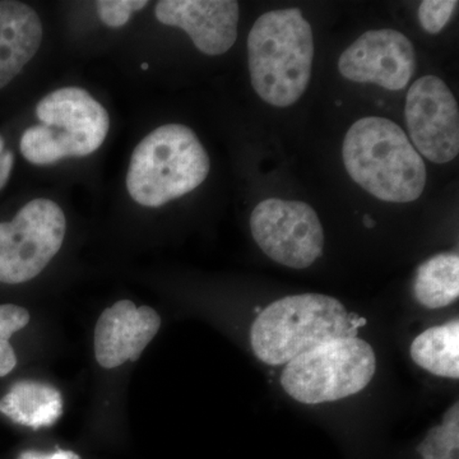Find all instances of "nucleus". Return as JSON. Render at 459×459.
Here are the masks:
<instances>
[{"label": "nucleus", "instance_id": "f257e3e1", "mask_svg": "<svg viewBox=\"0 0 459 459\" xmlns=\"http://www.w3.org/2000/svg\"><path fill=\"white\" fill-rule=\"evenodd\" d=\"M344 168L362 189L380 201L410 204L427 186V166L400 126L385 117L358 120L346 133Z\"/></svg>", "mask_w": 459, "mask_h": 459}, {"label": "nucleus", "instance_id": "f03ea898", "mask_svg": "<svg viewBox=\"0 0 459 459\" xmlns=\"http://www.w3.org/2000/svg\"><path fill=\"white\" fill-rule=\"evenodd\" d=\"M313 57L312 26L298 8L262 14L247 36L253 89L272 107H291L304 95L312 77Z\"/></svg>", "mask_w": 459, "mask_h": 459}, {"label": "nucleus", "instance_id": "7ed1b4c3", "mask_svg": "<svg viewBox=\"0 0 459 459\" xmlns=\"http://www.w3.org/2000/svg\"><path fill=\"white\" fill-rule=\"evenodd\" d=\"M364 319L327 295L286 296L265 307L250 331L253 351L264 364H289L338 338L356 337Z\"/></svg>", "mask_w": 459, "mask_h": 459}, {"label": "nucleus", "instance_id": "20e7f679", "mask_svg": "<svg viewBox=\"0 0 459 459\" xmlns=\"http://www.w3.org/2000/svg\"><path fill=\"white\" fill-rule=\"evenodd\" d=\"M210 169V157L197 134L181 124H168L151 132L133 151L126 188L138 204L161 207L197 189Z\"/></svg>", "mask_w": 459, "mask_h": 459}, {"label": "nucleus", "instance_id": "39448f33", "mask_svg": "<svg viewBox=\"0 0 459 459\" xmlns=\"http://www.w3.org/2000/svg\"><path fill=\"white\" fill-rule=\"evenodd\" d=\"M40 124L21 138V153L33 165H51L68 157H84L107 140L110 117L87 91L65 87L45 96L36 107Z\"/></svg>", "mask_w": 459, "mask_h": 459}, {"label": "nucleus", "instance_id": "423d86ee", "mask_svg": "<svg viewBox=\"0 0 459 459\" xmlns=\"http://www.w3.org/2000/svg\"><path fill=\"white\" fill-rule=\"evenodd\" d=\"M376 369V353L367 341L338 338L286 364L281 385L301 403H325L359 394L369 385Z\"/></svg>", "mask_w": 459, "mask_h": 459}, {"label": "nucleus", "instance_id": "0eeeda50", "mask_svg": "<svg viewBox=\"0 0 459 459\" xmlns=\"http://www.w3.org/2000/svg\"><path fill=\"white\" fill-rule=\"evenodd\" d=\"M66 221L62 208L33 199L12 221L0 222V282L17 285L35 279L63 246Z\"/></svg>", "mask_w": 459, "mask_h": 459}, {"label": "nucleus", "instance_id": "6e6552de", "mask_svg": "<svg viewBox=\"0 0 459 459\" xmlns=\"http://www.w3.org/2000/svg\"><path fill=\"white\" fill-rule=\"evenodd\" d=\"M250 230L265 255L294 270L310 267L325 247L318 214L300 201L264 199L253 211Z\"/></svg>", "mask_w": 459, "mask_h": 459}, {"label": "nucleus", "instance_id": "1a4fd4ad", "mask_svg": "<svg viewBox=\"0 0 459 459\" xmlns=\"http://www.w3.org/2000/svg\"><path fill=\"white\" fill-rule=\"evenodd\" d=\"M404 115L410 138L425 159L446 164L458 156V102L439 77L425 75L413 82Z\"/></svg>", "mask_w": 459, "mask_h": 459}, {"label": "nucleus", "instance_id": "9d476101", "mask_svg": "<svg viewBox=\"0 0 459 459\" xmlns=\"http://www.w3.org/2000/svg\"><path fill=\"white\" fill-rule=\"evenodd\" d=\"M416 53L403 33L383 29L365 32L343 51L338 71L347 80L400 91L415 74Z\"/></svg>", "mask_w": 459, "mask_h": 459}, {"label": "nucleus", "instance_id": "9b49d317", "mask_svg": "<svg viewBox=\"0 0 459 459\" xmlns=\"http://www.w3.org/2000/svg\"><path fill=\"white\" fill-rule=\"evenodd\" d=\"M155 14L164 25L188 33L205 56H221L237 41L240 8L234 0H161Z\"/></svg>", "mask_w": 459, "mask_h": 459}, {"label": "nucleus", "instance_id": "f8f14e48", "mask_svg": "<svg viewBox=\"0 0 459 459\" xmlns=\"http://www.w3.org/2000/svg\"><path fill=\"white\" fill-rule=\"evenodd\" d=\"M160 327L161 318L152 307H138L131 300L117 301L101 314L96 325V360L105 369L138 360Z\"/></svg>", "mask_w": 459, "mask_h": 459}, {"label": "nucleus", "instance_id": "ddd939ff", "mask_svg": "<svg viewBox=\"0 0 459 459\" xmlns=\"http://www.w3.org/2000/svg\"><path fill=\"white\" fill-rule=\"evenodd\" d=\"M41 41L40 17L30 5L0 2V90L36 56Z\"/></svg>", "mask_w": 459, "mask_h": 459}, {"label": "nucleus", "instance_id": "4468645a", "mask_svg": "<svg viewBox=\"0 0 459 459\" xmlns=\"http://www.w3.org/2000/svg\"><path fill=\"white\" fill-rule=\"evenodd\" d=\"M0 412L23 427H50L62 415V395L50 385L20 382L0 400Z\"/></svg>", "mask_w": 459, "mask_h": 459}, {"label": "nucleus", "instance_id": "2eb2a0df", "mask_svg": "<svg viewBox=\"0 0 459 459\" xmlns=\"http://www.w3.org/2000/svg\"><path fill=\"white\" fill-rule=\"evenodd\" d=\"M411 358L434 376L459 377V323L429 328L411 344Z\"/></svg>", "mask_w": 459, "mask_h": 459}, {"label": "nucleus", "instance_id": "dca6fc26", "mask_svg": "<svg viewBox=\"0 0 459 459\" xmlns=\"http://www.w3.org/2000/svg\"><path fill=\"white\" fill-rule=\"evenodd\" d=\"M413 295L428 309L455 303L459 296L458 253H440L422 263L416 272Z\"/></svg>", "mask_w": 459, "mask_h": 459}, {"label": "nucleus", "instance_id": "f3484780", "mask_svg": "<svg viewBox=\"0 0 459 459\" xmlns=\"http://www.w3.org/2000/svg\"><path fill=\"white\" fill-rule=\"evenodd\" d=\"M458 404L444 416L443 425L434 428L420 446L424 459H458Z\"/></svg>", "mask_w": 459, "mask_h": 459}, {"label": "nucleus", "instance_id": "a211bd4d", "mask_svg": "<svg viewBox=\"0 0 459 459\" xmlns=\"http://www.w3.org/2000/svg\"><path fill=\"white\" fill-rule=\"evenodd\" d=\"M30 322L25 307L13 304L0 305V377L8 376L16 368L17 358L9 340Z\"/></svg>", "mask_w": 459, "mask_h": 459}, {"label": "nucleus", "instance_id": "6ab92c4d", "mask_svg": "<svg viewBox=\"0 0 459 459\" xmlns=\"http://www.w3.org/2000/svg\"><path fill=\"white\" fill-rule=\"evenodd\" d=\"M457 7V0H425L419 8L420 25L431 35L439 33L448 25Z\"/></svg>", "mask_w": 459, "mask_h": 459}, {"label": "nucleus", "instance_id": "aec40b11", "mask_svg": "<svg viewBox=\"0 0 459 459\" xmlns=\"http://www.w3.org/2000/svg\"><path fill=\"white\" fill-rule=\"evenodd\" d=\"M146 0H100L96 9L100 20L111 29H119L126 25L133 12L147 7Z\"/></svg>", "mask_w": 459, "mask_h": 459}, {"label": "nucleus", "instance_id": "412c9836", "mask_svg": "<svg viewBox=\"0 0 459 459\" xmlns=\"http://www.w3.org/2000/svg\"><path fill=\"white\" fill-rule=\"evenodd\" d=\"M14 156L11 151L5 150L4 140L0 135V189L4 188L13 169Z\"/></svg>", "mask_w": 459, "mask_h": 459}, {"label": "nucleus", "instance_id": "4be33fe9", "mask_svg": "<svg viewBox=\"0 0 459 459\" xmlns=\"http://www.w3.org/2000/svg\"><path fill=\"white\" fill-rule=\"evenodd\" d=\"M18 459H81L80 455L71 451H56L47 455L35 451L23 452Z\"/></svg>", "mask_w": 459, "mask_h": 459}, {"label": "nucleus", "instance_id": "5701e85b", "mask_svg": "<svg viewBox=\"0 0 459 459\" xmlns=\"http://www.w3.org/2000/svg\"><path fill=\"white\" fill-rule=\"evenodd\" d=\"M364 223L368 228H373V226L376 225V222H374L373 219H370L369 216H365Z\"/></svg>", "mask_w": 459, "mask_h": 459}, {"label": "nucleus", "instance_id": "b1692460", "mask_svg": "<svg viewBox=\"0 0 459 459\" xmlns=\"http://www.w3.org/2000/svg\"><path fill=\"white\" fill-rule=\"evenodd\" d=\"M142 69H144V71H146V69H148L147 63H144V65H142Z\"/></svg>", "mask_w": 459, "mask_h": 459}]
</instances>
